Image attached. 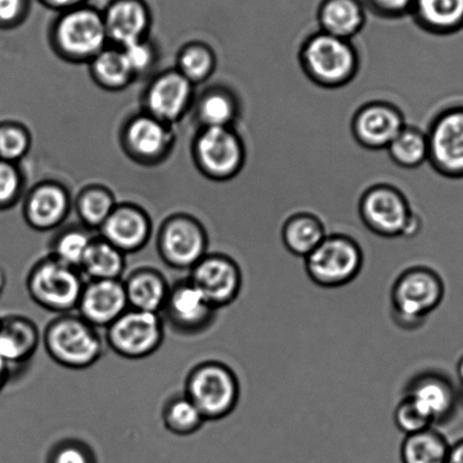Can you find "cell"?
<instances>
[{"instance_id": "83f0119b", "label": "cell", "mask_w": 463, "mask_h": 463, "mask_svg": "<svg viewBox=\"0 0 463 463\" xmlns=\"http://www.w3.org/2000/svg\"><path fill=\"white\" fill-rule=\"evenodd\" d=\"M283 245L291 254L307 258L326 237L325 224L317 215L299 213L290 215L283 223Z\"/></svg>"}, {"instance_id": "44dd1931", "label": "cell", "mask_w": 463, "mask_h": 463, "mask_svg": "<svg viewBox=\"0 0 463 463\" xmlns=\"http://www.w3.org/2000/svg\"><path fill=\"white\" fill-rule=\"evenodd\" d=\"M102 16L111 46L124 48L148 38L152 19L143 0H112Z\"/></svg>"}, {"instance_id": "d6986e66", "label": "cell", "mask_w": 463, "mask_h": 463, "mask_svg": "<svg viewBox=\"0 0 463 463\" xmlns=\"http://www.w3.org/2000/svg\"><path fill=\"white\" fill-rule=\"evenodd\" d=\"M128 308L123 280H88L76 311L97 329H107Z\"/></svg>"}, {"instance_id": "7c38bea8", "label": "cell", "mask_w": 463, "mask_h": 463, "mask_svg": "<svg viewBox=\"0 0 463 463\" xmlns=\"http://www.w3.org/2000/svg\"><path fill=\"white\" fill-rule=\"evenodd\" d=\"M120 143L126 156L134 163L153 167L167 160L173 151V126L142 111L125 121Z\"/></svg>"}, {"instance_id": "4316f807", "label": "cell", "mask_w": 463, "mask_h": 463, "mask_svg": "<svg viewBox=\"0 0 463 463\" xmlns=\"http://www.w3.org/2000/svg\"><path fill=\"white\" fill-rule=\"evenodd\" d=\"M411 15L426 33L452 34L463 26V0H413Z\"/></svg>"}, {"instance_id": "f6af8a7d", "label": "cell", "mask_w": 463, "mask_h": 463, "mask_svg": "<svg viewBox=\"0 0 463 463\" xmlns=\"http://www.w3.org/2000/svg\"><path fill=\"white\" fill-rule=\"evenodd\" d=\"M447 463H463V439L451 445Z\"/></svg>"}, {"instance_id": "d590c367", "label": "cell", "mask_w": 463, "mask_h": 463, "mask_svg": "<svg viewBox=\"0 0 463 463\" xmlns=\"http://www.w3.org/2000/svg\"><path fill=\"white\" fill-rule=\"evenodd\" d=\"M175 69L196 87L213 75L217 69V56L209 44L188 43L179 51Z\"/></svg>"}, {"instance_id": "ffe728a7", "label": "cell", "mask_w": 463, "mask_h": 463, "mask_svg": "<svg viewBox=\"0 0 463 463\" xmlns=\"http://www.w3.org/2000/svg\"><path fill=\"white\" fill-rule=\"evenodd\" d=\"M99 232L103 240L109 241L125 255L135 254L150 241L152 222L150 215L141 206L117 203Z\"/></svg>"}, {"instance_id": "2e32d148", "label": "cell", "mask_w": 463, "mask_h": 463, "mask_svg": "<svg viewBox=\"0 0 463 463\" xmlns=\"http://www.w3.org/2000/svg\"><path fill=\"white\" fill-rule=\"evenodd\" d=\"M187 278L218 311L232 305L241 294V267L227 254H206L190 269Z\"/></svg>"}, {"instance_id": "7a4b0ae2", "label": "cell", "mask_w": 463, "mask_h": 463, "mask_svg": "<svg viewBox=\"0 0 463 463\" xmlns=\"http://www.w3.org/2000/svg\"><path fill=\"white\" fill-rule=\"evenodd\" d=\"M299 62L305 75L325 89L345 87L359 71L358 52L353 43L322 31L309 35L301 44Z\"/></svg>"}, {"instance_id": "b9f144b4", "label": "cell", "mask_w": 463, "mask_h": 463, "mask_svg": "<svg viewBox=\"0 0 463 463\" xmlns=\"http://www.w3.org/2000/svg\"><path fill=\"white\" fill-rule=\"evenodd\" d=\"M364 6L384 19H402L411 15L413 0H362Z\"/></svg>"}, {"instance_id": "ac0fdd59", "label": "cell", "mask_w": 463, "mask_h": 463, "mask_svg": "<svg viewBox=\"0 0 463 463\" xmlns=\"http://www.w3.org/2000/svg\"><path fill=\"white\" fill-rule=\"evenodd\" d=\"M73 201L70 192L56 181H43L34 185L26 195L24 217L33 231H55L65 222Z\"/></svg>"}, {"instance_id": "30bf717a", "label": "cell", "mask_w": 463, "mask_h": 463, "mask_svg": "<svg viewBox=\"0 0 463 463\" xmlns=\"http://www.w3.org/2000/svg\"><path fill=\"white\" fill-rule=\"evenodd\" d=\"M165 331L160 314L128 308L107 327L105 341L117 356L138 361L158 352Z\"/></svg>"}, {"instance_id": "ee69618b", "label": "cell", "mask_w": 463, "mask_h": 463, "mask_svg": "<svg viewBox=\"0 0 463 463\" xmlns=\"http://www.w3.org/2000/svg\"><path fill=\"white\" fill-rule=\"evenodd\" d=\"M39 2L51 10L62 13L84 6L88 0H39Z\"/></svg>"}, {"instance_id": "5bb4252c", "label": "cell", "mask_w": 463, "mask_h": 463, "mask_svg": "<svg viewBox=\"0 0 463 463\" xmlns=\"http://www.w3.org/2000/svg\"><path fill=\"white\" fill-rule=\"evenodd\" d=\"M426 135L429 163L435 172L451 179L463 178V106L439 112Z\"/></svg>"}, {"instance_id": "9a60e30c", "label": "cell", "mask_w": 463, "mask_h": 463, "mask_svg": "<svg viewBox=\"0 0 463 463\" xmlns=\"http://www.w3.org/2000/svg\"><path fill=\"white\" fill-rule=\"evenodd\" d=\"M195 88L176 69L161 71L144 90L143 111L174 126L193 109Z\"/></svg>"}, {"instance_id": "8fae6325", "label": "cell", "mask_w": 463, "mask_h": 463, "mask_svg": "<svg viewBox=\"0 0 463 463\" xmlns=\"http://www.w3.org/2000/svg\"><path fill=\"white\" fill-rule=\"evenodd\" d=\"M209 235L193 215L176 213L165 220L156 235V250L169 268L190 269L209 253Z\"/></svg>"}, {"instance_id": "bcb514c9", "label": "cell", "mask_w": 463, "mask_h": 463, "mask_svg": "<svg viewBox=\"0 0 463 463\" xmlns=\"http://www.w3.org/2000/svg\"><path fill=\"white\" fill-rule=\"evenodd\" d=\"M11 375L12 372L10 368L0 359V392L5 388L8 381H10Z\"/></svg>"}, {"instance_id": "7402d4cb", "label": "cell", "mask_w": 463, "mask_h": 463, "mask_svg": "<svg viewBox=\"0 0 463 463\" xmlns=\"http://www.w3.org/2000/svg\"><path fill=\"white\" fill-rule=\"evenodd\" d=\"M43 343V335L34 321L21 314L0 317V359L11 372L33 358Z\"/></svg>"}, {"instance_id": "f546056e", "label": "cell", "mask_w": 463, "mask_h": 463, "mask_svg": "<svg viewBox=\"0 0 463 463\" xmlns=\"http://www.w3.org/2000/svg\"><path fill=\"white\" fill-rule=\"evenodd\" d=\"M88 65L94 83L106 91H123L135 80L123 51L111 44L99 52Z\"/></svg>"}, {"instance_id": "d4e9b609", "label": "cell", "mask_w": 463, "mask_h": 463, "mask_svg": "<svg viewBox=\"0 0 463 463\" xmlns=\"http://www.w3.org/2000/svg\"><path fill=\"white\" fill-rule=\"evenodd\" d=\"M193 109L200 128H235L241 117V106L232 90L214 85L195 98Z\"/></svg>"}, {"instance_id": "6da1fadb", "label": "cell", "mask_w": 463, "mask_h": 463, "mask_svg": "<svg viewBox=\"0 0 463 463\" xmlns=\"http://www.w3.org/2000/svg\"><path fill=\"white\" fill-rule=\"evenodd\" d=\"M48 356L67 370L82 371L96 365L105 353V338L79 314H61L43 334Z\"/></svg>"}, {"instance_id": "ba28073f", "label": "cell", "mask_w": 463, "mask_h": 463, "mask_svg": "<svg viewBox=\"0 0 463 463\" xmlns=\"http://www.w3.org/2000/svg\"><path fill=\"white\" fill-rule=\"evenodd\" d=\"M197 169L214 182H228L244 168L246 147L235 128H200L193 142Z\"/></svg>"}, {"instance_id": "7bdbcfd3", "label": "cell", "mask_w": 463, "mask_h": 463, "mask_svg": "<svg viewBox=\"0 0 463 463\" xmlns=\"http://www.w3.org/2000/svg\"><path fill=\"white\" fill-rule=\"evenodd\" d=\"M30 0H0V29L21 25L29 15Z\"/></svg>"}, {"instance_id": "5b68a950", "label": "cell", "mask_w": 463, "mask_h": 463, "mask_svg": "<svg viewBox=\"0 0 463 463\" xmlns=\"http://www.w3.org/2000/svg\"><path fill=\"white\" fill-rule=\"evenodd\" d=\"M445 287L438 272L427 267H412L400 274L391 290L393 317L400 327L416 330L439 307Z\"/></svg>"}, {"instance_id": "cb8c5ba5", "label": "cell", "mask_w": 463, "mask_h": 463, "mask_svg": "<svg viewBox=\"0 0 463 463\" xmlns=\"http://www.w3.org/2000/svg\"><path fill=\"white\" fill-rule=\"evenodd\" d=\"M123 283L129 308L158 314L163 311L172 286L163 272L151 267L133 269Z\"/></svg>"}, {"instance_id": "f1b7e54d", "label": "cell", "mask_w": 463, "mask_h": 463, "mask_svg": "<svg viewBox=\"0 0 463 463\" xmlns=\"http://www.w3.org/2000/svg\"><path fill=\"white\" fill-rule=\"evenodd\" d=\"M126 256L102 237H94L80 271L88 280H123Z\"/></svg>"}, {"instance_id": "603a6c76", "label": "cell", "mask_w": 463, "mask_h": 463, "mask_svg": "<svg viewBox=\"0 0 463 463\" xmlns=\"http://www.w3.org/2000/svg\"><path fill=\"white\" fill-rule=\"evenodd\" d=\"M406 395L416 402L433 425L447 421L456 411V389L451 381L438 373H424L415 377Z\"/></svg>"}, {"instance_id": "7dc6e473", "label": "cell", "mask_w": 463, "mask_h": 463, "mask_svg": "<svg viewBox=\"0 0 463 463\" xmlns=\"http://www.w3.org/2000/svg\"><path fill=\"white\" fill-rule=\"evenodd\" d=\"M6 285H7L6 272L3 271V269H0V296L3 295L4 291H5Z\"/></svg>"}, {"instance_id": "52a82bcc", "label": "cell", "mask_w": 463, "mask_h": 463, "mask_svg": "<svg viewBox=\"0 0 463 463\" xmlns=\"http://www.w3.org/2000/svg\"><path fill=\"white\" fill-rule=\"evenodd\" d=\"M359 215L372 232L381 237L411 238L421 228L420 215L399 188L377 184L368 188L359 201Z\"/></svg>"}, {"instance_id": "9c48e42d", "label": "cell", "mask_w": 463, "mask_h": 463, "mask_svg": "<svg viewBox=\"0 0 463 463\" xmlns=\"http://www.w3.org/2000/svg\"><path fill=\"white\" fill-rule=\"evenodd\" d=\"M363 264L361 246L344 233L326 235L321 244L305 258L307 276L323 288L348 285L362 271Z\"/></svg>"}, {"instance_id": "f35d334b", "label": "cell", "mask_w": 463, "mask_h": 463, "mask_svg": "<svg viewBox=\"0 0 463 463\" xmlns=\"http://www.w3.org/2000/svg\"><path fill=\"white\" fill-rule=\"evenodd\" d=\"M24 191V177L19 164L0 160V210L13 208Z\"/></svg>"}, {"instance_id": "4fadbf2b", "label": "cell", "mask_w": 463, "mask_h": 463, "mask_svg": "<svg viewBox=\"0 0 463 463\" xmlns=\"http://www.w3.org/2000/svg\"><path fill=\"white\" fill-rule=\"evenodd\" d=\"M218 309L206 300L190 279H181L170 286L160 316L175 334L193 336L203 334L213 325Z\"/></svg>"}, {"instance_id": "8992f818", "label": "cell", "mask_w": 463, "mask_h": 463, "mask_svg": "<svg viewBox=\"0 0 463 463\" xmlns=\"http://www.w3.org/2000/svg\"><path fill=\"white\" fill-rule=\"evenodd\" d=\"M84 285L80 269L49 255L37 260L26 277V290L33 303L58 316L76 311Z\"/></svg>"}, {"instance_id": "8d00e7d4", "label": "cell", "mask_w": 463, "mask_h": 463, "mask_svg": "<svg viewBox=\"0 0 463 463\" xmlns=\"http://www.w3.org/2000/svg\"><path fill=\"white\" fill-rule=\"evenodd\" d=\"M33 146V135L25 125L16 121L0 124V160L19 164Z\"/></svg>"}, {"instance_id": "4dcf8cb0", "label": "cell", "mask_w": 463, "mask_h": 463, "mask_svg": "<svg viewBox=\"0 0 463 463\" xmlns=\"http://www.w3.org/2000/svg\"><path fill=\"white\" fill-rule=\"evenodd\" d=\"M449 448L448 439L433 427L406 435L400 449L402 463H447Z\"/></svg>"}, {"instance_id": "e0dca14e", "label": "cell", "mask_w": 463, "mask_h": 463, "mask_svg": "<svg viewBox=\"0 0 463 463\" xmlns=\"http://www.w3.org/2000/svg\"><path fill=\"white\" fill-rule=\"evenodd\" d=\"M402 111L386 101H371L354 112L352 133L367 150H386L406 126Z\"/></svg>"}, {"instance_id": "60d3db41", "label": "cell", "mask_w": 463, "mask_h": 463, "mask_svg": "<svg viewBox=\"0 0 463 463\" xmlns=\"http://www.w3.org/2000/svg\"><path fill=\"white\" fill-rule=\"evenodd\" d=\"M394 421L398 429L406 435L415 434L433 426L425 413L411 397H404L394 411Z\"/></svg>"}, {"instance_id": "ab89813d", "label": "cell", "mask_w": 463, "mask_h": 463, "mask_svg": "<svg viewBox=\"0 0 463 463\" xmlns=\"http://www.w3.org/2000/svg\"><path fill=\"white\" fill-rule=\"evenodd\" d=\"M121 51L124 52L125 60L128 61L129 70L132 71L135 80L150 73L158 61V52L148 38L121 48Z\"/></svg>"}, {"instance_id": "836d02e7", "label": "cell", "mask_w": 463, "mask_h": 463, "mask_svg": "<svg viewBox=\"0 0 463 463\" xmlns=\"http://www.w3.org/2000/svg\"><path fill=\"white\" fill-rule=\"evenodd\" d=\"M165 429L177 436H191L205 424L199 409L185 393L173 395L164 404L161 412Z\"/></svg>"}, {"instance_id": "3957f363", "label": "cell", "mask_w": 463, "mask_h": 463, "mask_svg": "<svg viewBox=\"0 0 463 463\" xmlns=\"http://www.w3.org/2000/svg\"><path fill=\"white\" fill-rule=\"evenodd\" d=\"M49 39L53 52L71 64H89L110 44L102 13L87 5L61 13Z\"/></svg>"}, {"instance_id": "74e56055", "label": "cell", "mask_w": 463, "mask_h": 463, "mask_svg": "<svg viewBox=\"0 0 463 463\" xmlns=\"http://www.w3.org/2000/svg\"><path fill=\"white\" fill-rule=\"evenodd\" d=\"M44 463H98L91 445L75 438L58 440L52 445Z\"/></svg>"}, {"instance_id": "c3c4849f", "label": "cell", "mask_w": 463, "mask_h": 463, "mask_svg": "<svg viewBox=\"0 0 463 463\" xmlns=\"http://www.w3.org/2000/svg\"><path fill=\"white\" fill-rule=\"evenodd\" d=\"M457 374H458V380H460L461 384L463 386V356L461 357L460 361H458V363Z\"/></svg>"}, {"instance_id": "d6a6232c", "label": "cell", "mask_w": 463, "mask_h": 463, "mask_svg": "<svg viewBox=\"0 0 463 463\" xmlns=\"http://www.w3.org/2000/svg\"><path fill=\"white\" fill-rule=\"evenodd\" d=\"M386 151L391 160L404 169H416L429 163L427 135L415 126H404Z\"/></svg>"}, {"instance_id": "e575fe53", "label": "cell", "mask_w": 463, "mask_h": 463, "mask_svg": "<svg viewBox=\"0 0 463 463\" xmlns=\"http://www.w3.org/2000/svg\"><path fill=\"white\" fill-rule=\"evenodd\" d=\"M93 240L91 231L82 224L61 228L52 238L49 256L80 269Z\"/></svg>"}, {"instance_id": "484cf974", "label": "cell", "mask_w": 463, "mask_h": 463, "mask_svg": "<svg viewBox=\"0 0 463 463\" xmlns=\"http://www.w3.org/2000/svg\"><path fill=\"white\" fill-rule=\"evenodd\" d=\"M317 21L322 33L352 42L365 26L366 7L362 0H323Z\"/></svg>"}, {"instance_id": "1f68e13d", "label": "cell", "mask_w": 463, "mask_h": 463, "mask_svg": "<svg viewBox=\"0 0 463 463\" xmlns=\"http://www.w3.org/2000/svg\"><path fill=\"white\" fill-rule=\"evenodd\" d=\"M116 205L114 193L99 184L84 187L74 201V208L80 224L91 232L100 231Z\"/></svg>"}, {"instance_id": "277c9868", "label": "cell", "mask_w": 463, "mask_h": 463, "mask_svg": "<svg viewBox=\"0 0 463 463\" xmlns=\"http://www.w3.org/2000/svg\"><path fill=\"white\" fill-rule=\"evenodd\" d=\"M184 393L206 421H217L235 411L240 402L241 384L232 367L218 361H205L188 372Z\"/></svg>"}]
</instances>
